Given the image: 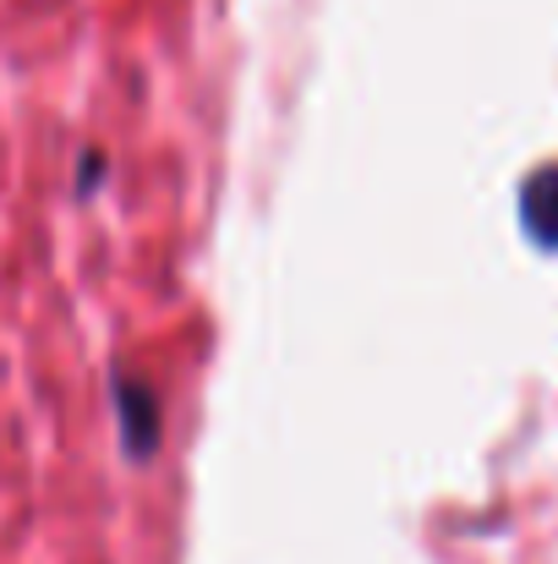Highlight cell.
<instances>
[{
	"label": "cell",
	"mask_w": 558,
	"mask_h": 564,
	"mask_svg": "<svg viewBox=\"0 0 558 564\" xmlns=\"http://www.w3.org/2000/svg\"><path fill=\"white\" fill-rule=\"evenodd\" d=\"M521 219H526V230L543 247H558V165L537 171L526 182V192H521Z\"/></svg>",
	"instance_id": "cell-1"
}]
</instances>
